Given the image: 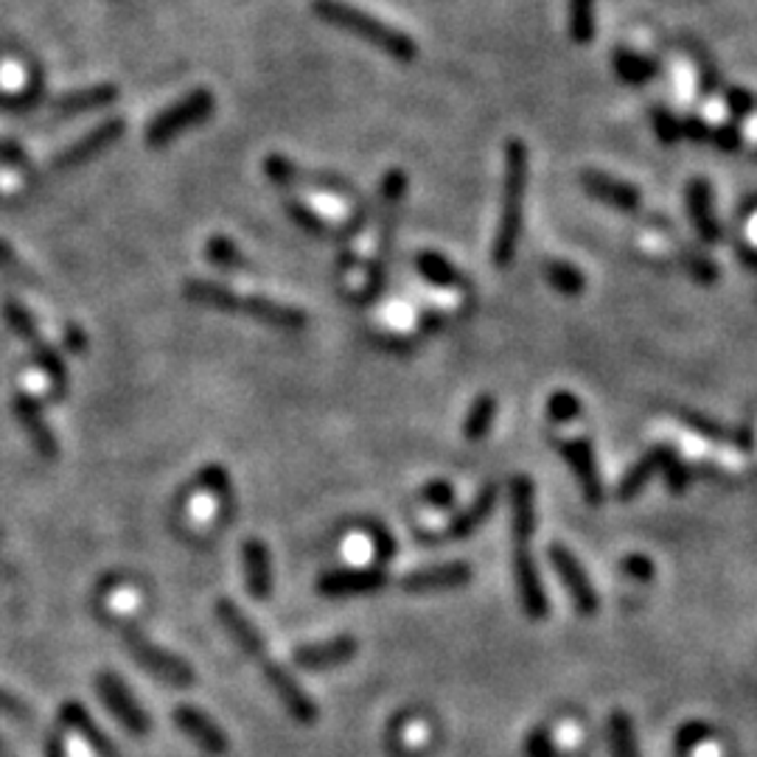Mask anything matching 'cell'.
<instances>
[{"label":"cell","instance_id":"obj_44","mask_svg":"<svg viewBox=\"0 0 757 757\" xmlns=\"http://www.w3.org/2000/svg\"><path fill=\"white\" fill-rule=\"evenodd\" d=\"M197 482H200L202 489L211 491V494H220L225 497V500H231V480H227L225 469H220V466H208V469H202Z\"/></svg>","mask_w":757,"mask_h":757},{"label":"cell","instance_id":"obj_11","mask_svg":"<svg viewBox=\"0 0 757 757\" xmlns=\"http://www.w3.org/2000/svg\"><path fill=\"white\" fill-rule=\"evenodd\" d=\"M124 130H126V124L121 119H110V121H104V124L93 126V130L85 132L82 138H76L74 144L65 146L59 155L51 157V169L54 171L79 169L82 164H88V160L99 157L101 152L110 149V146L124 135Z\"/></svg>","mask_w":757,"mask_h":757},{"label":"cell","instance_id":"obj_10","mask_svg":"<svg viewBox=\"0 0 757 757\" xmlns=\"http://www.w3.org/2000/svg\"><path fill=\"white\" fill-rule=\"evenodd\" d=\"M558 452H561L564 464L572 471V477L578 480V489H581L587 505L598 508L603 502V477L601 466H598V455H594V446L589 438H567L558 441Z\"/></svg>","mask_w":757,"mask_h":757},{"label":"cell","instance_id":"obj_48","mask_svg":"<svg viewBox=\"0 0 757 757\" xmlns=\"http://www.w3.org/2000/svg\"><path fill=\"white\" fill-rule=\"evenodd\" d=\"M726 107H730V113H733L735 119H744V115L752 113L755 101H752V96L746 93V90L733 88L730 93H726Z\"/></svg>","mask_w":757,"mask_h":757},{"label":"cell","instance_id":"obj_13","mask_svg":"<svg viewBox=\"0 0 757 757\" xmlns=\"http://www.w3.org/2000/svg\"><path fill=\"white\" fill-rule=\"evenodd\" d=\"M258 665H261L264 679H267V684L272 688V693L281 699V704L287 708V713L292 715L294 721H301V724L318 721L320 710L318 704H314V699L301 688V684L294 682V676L289 673L281 663H276V659L267 654V657L258 659Z\"/></svg>","mask_w":757,"mask_h":757},{"label":"cell","instance_id":"obj_50","mask_svg":"<svg viewBox=\"0 0 757 757\" xmlns=\"http://www.w3.org/2000/svg\"><path fill=\"white\" fill-rule=\"evenodd\" d=\"M710 126L704 124L701 119H695V115H690V119L682 121V138H690V141H708L710 138Z\"/></svg>","mask_w":757,"mask_h":757},{"label":"cell","instance_id":"obj_51","mask_svg":"<svg viewBox=\"0 0 757 757\" xmlns=\"http://www.w3.org/2000/svg\"><path fill=\"white\" fill-rule=\"evenodd\" d=\"M738 256H741V261L746 264V267L757 269V247H741Z\"/></svg>","mask_w":757,"mask_h":757},{"label":"cell","instance_id":"obj_8","mask_svg":"<svg viewBox=\"0 0 757 757\" xmlns=\"http://www.w3.org/2000/svg\"><path fill=\"white\" fill-rule=\"evenodd\" d=\"M511 572L513 587H516V598H520V606L522 612H525V617L533 620V623H542V620L550 617V598H547L545 583H542V576H538L531 545H513Z\"/></svg>","mask_w":757,"mask_h":757},{"label":"cell","instance_id":"obj_26","mask_svg":"<svg viewBox=\"0 0 757 757\" xmlns=\"http://www.w3.org/2000/svg\"><path fill=\"white\" fill-rule=\"evenodd\" d=\"M682 424H688L695 435L704 441H713L721 446H735V449H752L755 446V432L752 430H726L719 421H710L708 415H699L693 410H684Z\"/></svg>","mask_w":757,"mask_h":757},{"label":"cell","instance_id":"obj_41","mask_svg":"<svg viewBox=\"0 0 757 757\" xmlns=\"http://www.w3.org/2000/svg\"><path fill=\"white\" fill-rule=\"evenodd\" d=\"M682 261H684V269H688L690 276H693L699 283L719 281V267H715L708 256H701V253H695V251H684Z\"/></svg>","mask_w":757,"mask_h":757},{"label":"cell","instance_id":"obj_46","mask_svg":"<svg viewBox=\"0 0 757 757\" xmlns=\"http://www.w3.org/2000/svg\"><path fill=\"white\" fill-rule=\"evenodd\" d=\"M663 475H665V480H668V489L676 491V494L688 489L690 469L684 466V460H679V455H676L673 460H668V466L663 469Z\"/></svg>","mask_w":757,"mask_h":757},{"label":"cell","instance_id":"obj_17","mask_svg":"<svg viewBox=\"0 0 757 757\" xmlns=\"http://www.w3.org/2000/svg\"><path fill=\"white\" fill-rule=\"evenodd\" d=\"M673 457H676L673 444H659V446H654V449H648L643 457H639L637 464L628 466L626 475L620 477L617 489H614V497H617L620 502H632L634 497H637L639 491L654 480V475H659V471L668 466V460H673Z\"/></svg>","mask_w":757,"mask_h":757},{"label":"cell","instance_id":"obj_15","mask_svg":"<svg viewBox=\"0 0 757 757\" xmlns=\"http://www.w3.org/2000/svg\"><path fill=\"white\" fill-rule=\"evenodd\" d=\"M475 570L469 561H444L430 564V567H419V570L408 572L401 578V589L404 592H435V589H457L466 587L471 581Z\"/></svg>","mask_w":757,"mask_h":757},{"label":"cell","instance_id":"obj_39","mask_svg":"<svg viewBox=\"0 0 757 757\" xmlns=\"http://www.w3.org/2000/svg\"><path fill=\"white\" fill-rule=\"evenodd\" d=\"M264 171H267L269 180L278 182V186L283 188H292L303 180V171L283 155H269L267 160H264Z\"/></svg>","mask_w":757,"mask_h":757},{"label":"cell","instance_id":"obj_2","mask_svg":"<svg viewBox=\"0 0 757 757\" xmlns=\"http://www.w3.org/2000/svg\"><path fill=\"white\" fill-rule=\"evenodd\" d=\"M186 298L197 307L216 309V312L227 314H247L253 320H261L272 329H287V332H301L307 329V314L301 309L278 303L264 294H242L233 289L220 287V283L205 281V278H194L186 283Z\"/></svg>","mask_w":757,"mask_h":757},{"label":"cell","instance_id":"obj_29","mask_svg":"<svg viewBox=\"0 0 757 757\" xmlns=\"http://www.w3.org/2000/svg\"><path fill=\"white\" fill-rule=\"evenodd\" d=\"M497 421V399L491 393H480L475 401H471L469 413L464 419V438L477 444L491 432Z\"/></svg>","mask_w":757,"mask_h":757},{"label":"cell","instance_id":"obj_18","mask_svg":"<svg viewBox=\"0 0 757 757\" xmlns=\"http://www.w3.org/2000/svg\"><path fill=\"white\" fill-rule=\"evenodd\" d=\"M581 186L589 197L601 200L603 205L609 208H617V211L634 213L643 205V194H639L637 186H632V182L626 180H617V177L612 175H603V171H583Z\"/></svg>","mask_w":757,"mask_h":757},{"label":"cell","instance_id":"obj_5","mask_svg":"<svg viewBox=\"0 0 757 757\" xmlns=\"http://www.w3.org/2000/svg\"><path fill=\"white\" fill-rule=\"evenodd\" d=\"M121 643H124V648L130 652V657L135 659L141 668L149 670L155 679H160V682L171 684V688H191V684H194V668L182 657H177V654L166 652V648L152 643L141 628L126 626L124 623V626H121Z\"/></svg>","mask_w":757,"mask_h":757},{"label":"cell","instance_id":"obj_25","mask_svg":"<svg viewBox=\"0 0 757 757\" xmlns=\"http://www.w3.org/2000/svg\"><path fill=\"white\" fill-rule=\"evenodd\" d=\"M242 561H245V581L256 601H267L272 594V561L261 538H247L242 547Z\"/></svg>","mask_w":757,"mask_h":757},{"label":"cell","instance_id":"obj_53","mask_svg":"<svg viewBox=\"0 0 757 757\" xmlns=\"http://www.w3.org/2000/svg\"><path fill=\"white\" fill-rule=\"evenodd\" d=\"M0 757H14L12 752H9V746L3 744V741H0Z\"/></svg>","mask_w":757,"mask_h":757},{"label":"cell","instance_id":"obj_36","mask_svg":"<svg viewBox=\"0 0 757 757\" xmlns=\"http://www.w3.org/2000/svg\"><path fill=\"white\" fill-rule=\"evenodd\" d=\"M205 253L222 269H251V261L242 256V251L227 236H211V242L205 245Z\"/></svg>","mask_w":757,"mask_h":757},{"label":"cell","instance_id":"obj_42","mask_svg":"<svg viewBox=\"0 0 757 757\" xmlns=\"http://www.w3.org/2000/svg\"><path fill=\"white\" fill-rule=\"evenodd\" d=\"M620 572L632 578V581L648 583V581H654V572H657V567H654V561L648 556L632 553V556L620 558Z\"/></svg>","mask_w":757,"mask_h":757},{"label":"cell","instance_id":"obj_28","mask_svg":"<svg viewBox=\"0 0 757 757\" xmlns=\"http://www.w3.org/2000/svg\"><path fill=\"white\" fill-rule=\"evenodd\" d=\"M413 264H415V272H419V276L424 278L430 287H438V289H464L466 287V276L455 267V264L449 261V258L444 256V253L421 251L419 256H415Z\"/></svg>","mask_w":757,"mask_h":757},{"label":"cell","instance_id":"obj_16","mask_svg":"<svg viewBox=\"0 0 757 757\" xmlns=\"http://www.w3.org/2000/svg\"><path fill=\"white\" fill-rule=\"evenodd\" d=\"M357 652H359L357 637L339 634V637L326 639V643H309V645H301V648H294L292 659H294V665L303 670H332V668H339V665L350 663V659L357 657Z\"/></svg>","mask_w":757,"mask_h":757},{"label":"cell","instance_id":"obj_30","mask_svg":"<svg viewBox=\"0 0 757 757\" xmlns=\"http://www.w3.org/2000/svg\"><path fill=\"white\" fill-rule=\"evenodd\" d=\"M542 272H545L547 283H550L556 292L567 294V298H576V294H581L583 289H587V276H583L576 264L561 261V258H550V261H545Z\"/></svg>","mask_w":757,"mask_h":757},{"label":"cell","instance_id":"obj_4","mask_svg":"<svg viewBox=\"0 0 757 757\" xmlns=\"http://www.w3.org/2000/svg\"><path fill=\"white\" fill-rule=\"evenodd\" d=\"M404 191H408V175L401 169H390L385 175L382 188H379V251L368 267V287H365V301H374L376 294L382 292L385 276H388V251L393 242L396 220H399V208L404 202Z\"/></svg>","mask_w":757,"mask_h":757},{"label":"cell","instance_id":"obj_24","mask_svg":"<svg viewBox=\"0 0 757 757\" xmlns=\"http://www.w3.org/2000/svg\"><path fill=\"white\" fill-rule=\"evenodd\" d=\"M115 99H119V88L115 85H90V88L70 90V93L54 99L51 110L59 119H70V115L93 113V110H101V107H110Z\"/></svg>","mask_w":757,"mask_h":757},{"label":"cell","instance_id":"obj_52","mask_svg":"<svg viewBox=\"0 0 757 757\" xmlns=\"http://www.w3.org/2000/svg\"><path fill=\"white\" fill-rule=\"evenodd\" d=\"M65 334H68V345H70V348H74V350H82V345H85L82 332L76 334V326H68V332H65Z\"/></svg>","mask_w":757,"mask_h":757},{"label":"cell","instance_id":"obj_33","mask_svg":"<svg viewBox=\"0 0 757 757\" xmlns=\"http://www.w3.org/2000/svg\"><path fill=\"white\" fill-rule=\"evenodd\" d=\"M3 318H7V323L12 326V332L18 334V337L23 339L29 348H37L40 343H45V337H43V332H40L34 314L29 312V309H25L20 301H14V298L3 301Z\"/></svg>","mask_w":757,"mask_h":757},{"label":"cell","instance_id":"obj_14","mask_svg":"<svg viewBox=\"0 0 757 757\" xmlns=\"http://www.w3.org/2000/svg\"><path fill=\"white\" fill-rule=\"evenodd\" d=\"M12 410H14V419H18L20 430L25 432V438L32 441L34 452H37L43 460H57L59 441H57V435H54V430L48 426V421H45L40 401L34 399L32 393L20 390V393H14Z\"/></svg>","mask_w":757,"mask_h":757},{"label":"cell","instance_id":"obj_3","mask_svg":"<svg viewBox=\"0 0 757 757\" xmlns=\"http://www.w3.org/2000/svg\"><path fill=\"white\" fill-rule=\"evenodd\" d=\"M312 9L320 20H326L334 29H343V32L365 40L382 54L393 57L396 63H413L419 57V45H415L413 37H408L396 25L374 18L365 9L354 7L348 0H312Z\"/></svg>","mask_w":757,"mask_h":757},{"label":"cell","instance_id":"obj_45","mask_svg":"<svg viewBox=\"0 0 757 757\" xmlns=\"http://www.w3.org/2000/svg\"><path fill=\"white\" fill-rule=\"evenodd\" d=\"M0 715H7V719H14V721H29L32 719V708H29L23 699H18L14 693L0 688Z\"/></svg>","mask_w":757,"mask_h":757},{"label":"cell","instance_id":"obj_22","mask_svg":"<svg viewBox=\"0 0 757 757\" xmlns=\"http://www.w3.org/2000/svg\"><path fill=\"white\" fill-rule=\"evenodd\" d=\"M684 200H688L690 222H693L695 233L704 245H715L721 238V225L715 220L713 211V188L708 180H690L688 191H684Z\"/></svg>","mask_w":757,"mask_h":757},{"label":"cell","instance_id":"obj_34","mask_svg":"<svg viewBox=\"0 0 757 757\" xmlns=\"http://www.w3.org/2000/svg\"><path fill=\"white\" fill-rule=\"evenodd\" d=\"M570 37L587 45L594 37V0H570Z\"/></svg>","mask_w":757,"mask_h":757},{"label":"cell","instance_id":"obj_43","mask_svg":"<svg viewBox=\"0 0 757 757\" xmlns=\"http://www.w3.org/2000/svg\"><path fill=\"white\" fill-rule=\"evenodd\" d=\"M654 132L663 144H676L682 138V121L676 119L670 110H654Z\"/></svg>","mask_w":757,"mask_h":757},{"label":"cell","instance_id":"obj_31","mask_svg":"<svg viewBox=\"0 0 757 757\" xmlns=\"http://www.w3.org/2000/svg\"><path fill=\"white\" fill-rule=\"evenodd\" d=\"M612 65H614V74L628 85H645V82H652L654 76H657V63H654V59L643 57V54H634V51H628V48L614 51Z\"/></svg>","mask_w":757,"mask_h":757},{"label":"cell","instance_id":"obj_47","mask_svg":"<svg viewBox=\"0 0 757 757\" xmlns=\"http://www.w3.org/2000/svg\"><path fill=\"white\" fill-rule=\"evenodd\" d=\"M710 138L715 141V146L724 152H735L741 146V130L735 124H724L719 130L710 132Z\"/></svg>","mask_w":757,"mask_h":757},{"label":"cell","instance_id":"obj_35","mask_svg":"<svg viewBox=\"0 0 757 757\" xmlns=\"http://www.w3.org/2000/svg\"><path fill=\"white\" fill-rule=\"evenodd\" d=\"M545 410L547 419H550L553 424H570V421L581 419L583 404L576 393H570V390H556V393L547 399Z\"/></svg>","mask_w":757,"mask_h":757},{"label":"cell","instance_id":"obj_19","mask_svg":"<svg viewBox=\"0 0 757 757\" xmlns=\"http://www.w3.org/2000/svg\"><path fill=\"white\" fill-rule=\"evenodd\" d=\"M511 542L513 545H531L536 533V489L533 480L516 475L511 480Z\"/></svg>","mask_w":757,"mask_h":757},{"label":"cell","instance_id":"obj_7","mask_svg":"<svg viewBox=\"0 0 757 757\" xmlns=\"http://www.w3.org/2000/svg\"><path fill=\"white\" fill-rule=\"evenodd\" d=\"M547 561H550L553 572H556V578L561 581L564 592H567L570 603L576 606V612L583 614V617L598 614V609H601V594L594 589L592 578H589L581 558H578L570 547L561 545V542H553V545L547 547Z\"/></svg>","mask_w":757,"mask_h":757},{"label":"cell","instance_id":"obj_9","mask_svg":"<svg viewBox=\"0 0 757 757\" xmlns=\"http://www.w3.org/2000/svg\"><path fill=\"white\" fill-rule=\"evenodd\" d=\"M96 693H99V699L104 701V708L115 715V721L124 726L126 733L138 735V738L149 733V715H146V710L141 708L138 699L132 695V690L126 688V682L121 676H115L113 670H101V673L96 676Z\"/></svg>","mask_w":757,"mask_h":757},{"label":"cell","instance_id":"obj_1","mask_svg":"<svg viewBox=\"0 0 757 757\" xmlns=\"http://www.w3.org/2000/svg\"><path fill=\"white\" fill-rule=\"evenodd\" d=\"M531 182V152L520 138L505 144V171H502V202L500 220H497L491 261L497 269H508L516 258L525 225V194Z\"/></svg>","mask_w":757,"mask_h":757},{"label":"cell","instance_id":"obj_20","mask_svg":"<svg viewBox=\"0 0 757 757\" xmlns=\"http://www.w3.org/2000/svg\"><path fill=\"white\" fill-rule=\"evenodd\" d=\"M175 724L180 726L182 735H188L208 755H225L227 752V738L222 726L194 704H180L175 710Z\"/></svg>","mask_w":757,"mask_h":757},{"label":"cell","instance_id":"obj_27","mask_svg":"<svg viewBox=\"0 0 757 757\" xmlns=\"http://www.w3.org/2000/svg\"><path fill=\"white\" fill-rule=\"evenodd\" d=\"M59 719H63V724L68 726V730H74V733L82 735V738L88 741L90 749H93L96 755L115 757L113 741H110L104 733H101L99 726H96V721L90 719V713L82 708V704H79V701H65Z\"/></svg>","mask_w":757,"mask_h":757},{"label":"cell","instance_id":"obj_38","mask_svg":"<svg viewBox=\"0 0 757 757\" xmlns=\"http://www.w3.org/2000/svg\"><path fill=\"white\" fill-rule=\"evenodd\" d=\"M287 213L292 216L294 225H301L303 231L312 233V236H329V233H332L329 222L323 220L318 211H312L309 205H303V202L287 200Z\"/></svg>","mask_w":757,"mask_h":757},{"label":"cell","instance_id":"obj_12","mask_svg":"<svg viewBox=\"0 0 757 757\" xmlns=\"http://www.w3.org/2000/svg\"><path fill=\"white\" fill-rule=\"evenodd\" d=\"M388 572L382 564L376 567H337L318 578V592L326 598H357L388 587Z\"/></svg>","mask_w":757,"mask_h":757},{"label":"cell","instance_id":"obj_49","mask_svg":"<svg viewBox=\"0 0 757 757\" xmlns=\"http://www.w3.org/2000/svg\"><path fill=\"white\" fill-rule=\"evenodd\" d=\"M368 536L374 538V547H376V553H379V558H382V561H388V558L396 556V538L390 536V533H385L382 527L374 525V527H368Z\"/></svg>","mask_w":757,"mask_h":757},{"label":"cell","instance_id":"obj_21","mask_svg":"<svg viewBox=\"0 0 757 757\" xmlns=\"http://www.w3.org/2000/svg\"><path fill=\"white\" fill-rule=\"evenodd\" d=\"M216 617H220V623L225 626V632L231 634L233 643H236L238 648L247 654V657H253V659L267 657V643H264V634L258 632L256 623L247 617L245 609L238 606V603L227 601V598L216 601Z\"/></svg>","mask_w":757,"mask_h":757},{"label":"cell","instance_id":"obj_32","mask_svg":"<svg viewBox=\"0 0 757 757\" xmlns=\"http://www.w3.org/2000/svg\"><path fill=\"white\" fill-rule=\"evenodd\" d=\"M609 749H612V757H639L634 721L623 710L612 713V719H609Z\"/></svg>","mask_w":757,"mask_h":757},{"label":"cell","instance_id":"obj_23","mask_svg":"<svg viewBox=\"0 0 757 757\" xmlns=\"http://www.w3.org/2000/svg\"><path fill=\"white\" fill-rule=\"evenodd\" d=\"M497 497H500L497 486H486V489L477 491L475 500H471L469 505L464 508V511H457L455 516H452L449 525H446V531H444V536L446 538H469L471 533L480 531L482 522L489 520L491 513H494Z\"/></svg>","mask_w":757,"mask_h":757},{"label":"cell","instance_id":"obj_37","mask_svg":"<svg viewBox=\"0 0 757 757\" xmlns=\"http://www.w3.org/2000/svg\"><path fill=\"white\" fill-rule=\"evenodd\" d=\"M0 272L7 278H12V281L23 283V287H37V276L20 261L18 251L9 245L7 238H0Z\"/></svg>","mask_w":757,"mask_h":757},{"label":"cell","instance_id":"obj_40","mask_svg":"<svg viewBox=\"0 0 757 757\" xmlns=\"http://www.w3.org/2000/svg\"><path fill=\"white\" fill-rule=\"evenodd\" d=\"M419 497L430 508H438V511H449V508H455V489H452L446 480H430L424 489H421Z\"/></svg>","mask_w":757,"mask_h":757},{"label":"cell","instance_id":"obj_6","mask_svg":"<svg viewBox=\"0 0 757 757\" xmlns=\"http://www.w3.org/2000/svg\"><path fill=\"white\" fill-rule=\"evenodd\" d=\"M213 107H216V99L205 88L191 90L177 104L166 107L152 119V124L146 126V144L166 146L191 126H200L213 113Z\"/></svg>","mask_w":757,"mask_h":757}]
</instances>
